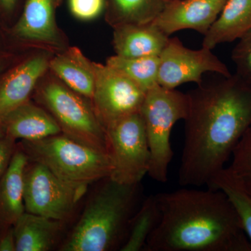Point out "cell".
Masks as SVG:
<instances>
[{
  "label": "cell",
  "instance_id": "1",
  "mask_svg": "<svg viewBox=\"0 0 251 251\" xmlns=\"http://www.w3.org/2000/svg\"><path fill=\"white\" fill-rule=\"evenodd\" d=\"M187 115L178 181L207 186L251 127V83L234 74L186 93Z\"/></svg>",
  "mask_w": 251,
  "mask_h": 251
},
{
  "label": "cell",
  "instance_id": "2",
  "mask_svg": "<svg viewBox=\"0 0 251 251\" xmlns=\"http://www.w3.org/2000/svg\"><path fill=\"white\" fill-rule=\"evenodd\" d=\"M161 219L148 251H251L232 203L223 191L184 188L156 194Z\"/></svg>",
  "mask_w": 251,
  "mask_h": 251
},
{
  "label": "cell",
  "instance_id": "3",
  "mask_svg": "<svg viewBox=\"0 0 251 251\" xmlns=\"http://www.w3.org/2000/svg\"><path fill=\"white\" fill-rule=\"evenodd\" d=\"M140 195V183L121 184L110 176L100 180L59 251H120Z\"/></svg>",
  "mask_w": 251,
  "mask_h": 251
},
{
  "label": "cell",
  "instance_id": "4",
  "mask_svg": "<svg viewBox=\"0 0 251 251\" xmlns=\"http://www.w3.org/2000/svg\"><path fill=\"white\" fill-rule=\"evenodd\" d=\"M21 148L29 161L44 165L59 179L73 186L88 187L111 175L108 153L62 133L34 141L22 140Z\"/></svg>",
  "mask_w": 251,
  "mask_h": 251
},
{
  "label": "cell",
  "instance_id": "5",
  "mask_svg": "<svg viewBox=\"0 0 251 251\" xmlns=\"http://www.w3.org/2000/svg\"><path fill=\"white\" fill-rule=\"evenodd\" d=\"M31 98L53 117L63 134L108 154L105 129L90 99L72 90L49 70Z\"/></svg>",
  "mask_w": 251,
  "mask_h": 251
},
{
  "label": "cell",
  "instance_id": "6",
  "mask_svg": "<svg viewBox=\"0 0 251 251\" xmlns=\"http://www.w3.org/2000/svg\"><path fill=\"white\" fill-rule=\"evenodd\" d=\"M187 94L159 85L147 92L141 109L151 154L148 175L158 182L166 183L173 156L172 130L187 115Z\"/></svg>",
  "mask_w": 251,
  "mask_h": 251
},
{
  "label": "cell",
  "instance_id": "7",
  "mask_svg": "<svg viewBox=\"0 0 251 251\" xmlns=\"http://www.w3.org/2000/svg\"><path fill=\"white\" fill-rule=\"evenodd\" d=\"M105 133L112 166L110 177L121 184H140L148 175L151 161L141 111L112 124Z\"/></svg>",
  "mask_w": 251,
  "mask_h": 251
},
{
  "label": "cell",
  "instance_id": "8",
  "mask_svg": "<svg viewBox=\"0 0 251 251\" xmlns=\"http://www.w3.org/2000/svg\"><path fill=\"white\" fill-rule=\"evenodd\" d=\"M62 0H25L17 21L6 28L10 49L18 52L46 50L54 54L69 47L67 36L57 23Z\"/></svg>",
  "mask_w": 251,
  "mask_h": 251
},
{
  "label": "cell",
  "instance_id": "9",
  "mask_svg": "<svg viewBox=\"0 0 251 251\" xmlns=\"http://www.w3.org/2000/svg\"><path fill=\"white\" fill-rule=\"evenodd\" d=\"M87 188L68 184L44 165L29 161L25 172V211L67 223Z\"/></svg>",
  "mask_w": 251,
  "mask_h": 251
},
{
  "label": "cell",
  "instance_id": "10",
  "mask_svg": "<svg viewBox=\"0 0 251 251\" xmlns=\"http://www.w3.org/2000/svg\"><path fill=\"white\" fill-rule=\"evenodd\" d=\"M95 85L92 103L104 128L141 111L147 92L129 77L105 64L94 62Z\"/></svg>",
  "mask_w": 251,
  "mask_h": 251
},
{
  "label": "cell",
  "instance_id": "11",
  "mask_svg": "<svg viewBox=\"0 0 251 251\" xmlns=\"http://www.w3.org/2000/svg\"><path fill=\"white\" fill-rule=\"evenodd\" d=\"M159 58L158 83L170 90L187 82L201 85L203 75L207 72L224 76L232 75L212 50L202 46L199 50L188 49L177 37L170 38Z\"/></svg>",
  "mask_w": 251,
  "mask_h": 251
},
{
  "label": "cell",
  "instance_id": "12",
  "mask_svg": "<svg viewBox=\"0 0 251 251\" xmlns=\"http://www.w3.org/2000/svg\"><path fill=\"white\" fill-rule=\"evenodd\" d=\"M54 53L28 52L0 75V116L30 100Z\"/></svg>",
  "mask_w": 251,
  "mask_h": 251
},
{
  "label": "cell",
  "instance_id": "13",
  "mask_svg": "<svg viewBox=\"0 0 251 251\" xmlns=\"http://www.w3.org/2000/svg\"><path fill=\"white\" fill-rule=\"evenodd\" d=\"M227 0H169L153 23L166 35L193 29L205 35Z\"/></svg>",
  "mask_w": 251,
  "mask_h": 251
},
{
  "label": "cell",
  "instance_id": "14",
  "mask_svg": "<svg viewBox=\"0 0 251 251\" xmlns=\"http://www.w3.org/2000/svg\"><path fill=\"white\" fill-rule=\"evenodd\" d=\"M6 135L14 139L34 141L62 133L45 108L31 99L0 116Z\"/></svg>",
  "mask_w": 251,
  "mask_h": 251
},
{
  "label": "cell",
  "instance_id": "15",
  "mask_svg": "<svg viewBox=\"0 0 251 251\" xmlns=\"http://www.w3.org/2000/svg\"><path fill=\"white\" fill-rule=\"evenodd\" d=\"M112 29L115 54L126 58L160 56L170 39L152 22L122 25Z\"/></svg>",
  "mask_w": 251,
  "mask_h": 251
},
{
  "label": "cell",
  "instance_id": "16",
  "mask_svg": "<svg viewBox=\"0 0 251 251\" xmlns=\"http://www.w3.org/2000/svg\"><path fill=\"white\" fill-rule=\"evenodd\" d=\"M29 159L20 147L7 171L0 179V227L14 226L25 212L24 202L25 172Z\"/></svg>",
  "mask_w": 251,
  "mask_h": 251
},
{
  "label": "cell",
  "instance_id": "17",
  "mask_svg": "<svg viewBox=\"0 0 251 251\" xmlns=\"http://www.w3.org/2000/svg\"><path fill=\"white\" fill-rule=\"evenodd\" d=\"M49 71L72 90L92 100L95 85L94 62L78 48L69 46L54 54L50 62Z\"/></svg>",
  "mask_w": 251,
  "mask_h": 251
},
{
  "label": "cell",
  "instance_id": "18",
  "mask_svg": "<svg viewBox=\"0 0 251 251\" xmlns=\"http://www.w3.org/2000/svg\"><path fill=\"white\" fill-rule=\"evenodd\" d=\"M66 223L25 212L14 225L16 251H49L59 242Z\"/></svg>",
  "mask_w": 251,
  "mask_h": 251
},
{
  "label": "cell",
  "instance_id": "19",
  "mask_svg": "<svg viewBox=\"0 0 251 251\" xmlns=\"http://www.w3.org/2000/svg\"><path fill=\"white\" fill-rule=\"evenodd\" d=\"M251 30V0H227L221 14L204 36L202 46L213 50L239 41Z\"/></svg>",
  "mask_w": 251,
  "mask_h": 251
},
{
  "label": "cell",
  "instance_id": "20",
  "mask_svg": "<svg viewBox=\"0 0 251 251\" xmlns=\"http://www.w3.org/2000/svg\"><path fill=\"white\" fill-rule=\"evenodd\" d=\"M164 5L163 0H105V20L112 28L146 24L153 22Z\"/></svg>",
  "mask_w": 251,
  "mask_h": 251
},
{
  "label": "cell",
  "instance_id": "21",
  "mask_svg": "<svg viewBox=\"0 0 251 251\" xmlns=\"http://www.w3.org/2000/svg\"><path fill=\"white\" fill-rule=\"evenodd\" d=\"M161 219V210L156 195L150 196L141 202L132 217L126 237L120 251L145 250L149 238Z\"/></svg>",
  "mask_w": 251,
  "mask_h": 251
},
{
  "label": "cell",
  "instance_id": "22",
  "mask_svg": "<svg viewBox=\"0 0 251 251\" xmlns=\"http://www.w3.org/2000/svg\"><path fill=\"white\" fill-rule=\"evenodd\" d=\"M105 64L125 74L146 92L158 85L159 56L126 58L115 54L107 59Z\"/></svg>",
  "mask_w": 251,
  "mask_h": 251
},
{
  "label": "cell",
  "instance_id": "23",
  "mask_svg": "<svg viewBox=\"0 0 251 251\" xmlns=\"http://www.w3.org/2000/svg\"><path fill=\"white\" fill-rule=\"evenodd\" d=\"M231 157L230 166L223 172L232 184L251 196V127L239 140Z\"/></svg>",
  "mask_w": 251,
  "mask_h": 251
},
{
  "label": "cell",
  "instance_id": "24",
  "mask_svg": "<svg viewBox=\"0 0 251 251\" xmlns=\"http://www.w3.org/2000/svg\"><path fill=\"white\" fill-rule=\"evenodd\" d=\"M211 189L220 190L228 198L237 211L244 232L251 244V196L237 187L221 171L207 186Z\"/></svg>",
  "mask_w": 251,
  "mask_h": 251
},
{
  "label": "cell",
  "instance_id": "25",
  "mask_svg": "<svg viewBox=\"0 0 251 251\" xmlns=\"http://www.w3.org/2000/svg\"><path fill=\"white\" fill-rule=\"evenodd\" d=\"M237 75L251 83V30L238 41L232 52Z\"/></svg>",
  "mask_w": 251,
  "mask_h": 251
},
{
  "label": "cell",
  "instance_id": "26",
  "mask_svg": "<svg viewBox=\"0 0 251 251\" xmlns=\"http://www.w3.org/2000/svg\"><path fill=\"white\" fill-rule=\"evenodd\" d=\"M69 9L77 19L91 21L105 10V0H69Z\"/></svg>",
  "mask_w": 251,
  "mask_h": 251
},
{
  "label": "cell",
  "instance_id": "27",
  "mask_svg": "<svg viewBox=\"0 0 251 251\" xmlns=\"http://www.w3.org/2000/svg\"><path fill=\"white\" fill-rule=\"evenodd\" d=\"M16 140L7 135L0 139V179L7 171L17 150Z\"/></svg>",
  "mask_w": 251,
  "mask_h": 251
},
{
  "label": "cell",
  "instance_id": "28",
  "mask_svg": "<svg viewBox=\"0 0 251 251\" xmlns=\"http://www.w3.org/2000/svg\"><path fill=\"white\" fill-rule=\"evenodd\" d=\"M27 52H18L10 49L0 50V75L22 58Z\"/></svg>",
  "mask_w": 251,
  "mask_h": 251
},
{
  "label": "cell",
  "instance_id": "29",
  "mask_svg": "<svg viewBox=\"0 0 251 251\" xmlns=\"http://www.w3.org/2000/svg\"><path fill=\"white\" fill-rule=\"evenodd\" d=\"M20 1L21 0H0V20L4 25V22H10L14 20L13 18L17 13Z\"/></svg>",
  "mask_w": 251,
  "mask_h": 251
},
{
  "label": "cell",
  "instance_id": "30",
  "mask_svg": "<svg viewBox=\"0 0 251 251\" xmlns=\"http://www.w3.org/2000/svg\"><path fill=\"white\" fill-rule=\"evenodd\" d=\"M0 251H16L14 226L2 229L0 237Z\"/></svg>",
  "mask_w": 251,
  "mask_h": 251
},
{
  "label": "cell",
  "instance_id": "31",
  "mask_svg": "<svg viewBox=\"0 0 251 251\" xmlns=\"http://www.w3.org/2000/svg\"><path fill=\"white\" fill-rule=\"evenodd\" d=\"M6 28L7 27L6 25L0 20V50L10 49L6 36Z\"/></svg>",
  "mask_w": 251,
  "mask_h": 251
},
{
  "label": "cell",
  "instance_id": "32",
  "mask_svg": "<svg viewBox=\"0 0 251 251\" xmlns=\"http://www.w3.org/2000/svg\"><path fill=\"white\" fill-rule=\"evenodd\" d=\"M6 135V130H5L4 125H3L2 122H1V120H0V139L4 138Z\"/></svg>",
  "mask_w": 251,
  "mask_h": 251
},
{
  "label": "cell",
  "instance_id": "33",
  "mask_svg": "<svg viewBox=\"0 0 251 251\" xmlns=\"http://www.w3.org/2000/svg\"><path fill=\"white\" fill-rule=\"evenodd\" d=\"M163 1H164L165 3L167 2V1H169V0H163Z\"/></svg>",
  "mask_w": 251,
  "mask_h": 251
}]
</instances>
